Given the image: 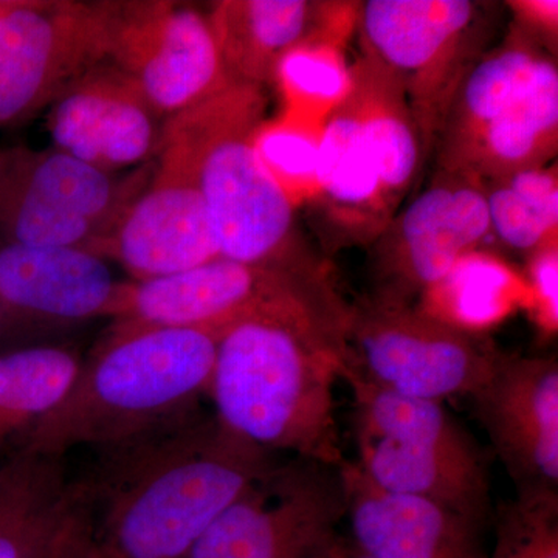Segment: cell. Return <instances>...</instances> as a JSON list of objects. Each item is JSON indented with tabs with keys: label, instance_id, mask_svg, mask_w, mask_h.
<instances>
[{
	"label": "cell",
	"instance_id": "cell-29",
	"mask_svg": "<svg viewBox=\"0 0 558 558\" xmlns=\"http://www.w3.org/2000/svg\"><path fill=\"white\" fill-rule=\"evenodd\" d=\"M284 95L289 117L304 110H332L351 89V68L341 44L314 40L289 51L277 69L275 83Z\"/></svg>",
	"mask_w": 558,
	"mask_h": 558
},
{
	"label": "cell",
	"instance_id": "cell-27",
	"mask_svg": "<svg viewBox=\"0 0 558 558\" xmlns=\"http://www.w3.org/2000/svg\"><path fill=\"white\" fill-rule=\"evenodd\" d=\"M83 359L64 347L0 354V444L24 435L69 395Z\"/></svg>",
	"mask_w": 558,
	"mask_h": 558
},
{
	"label": "cell",
	"instance_id": "cell-3",
	"mask_svg": "<svg viewBox=\"0 0 558 558\" xmlns=\"http://www.w3.org/2000/svg\"><path fill=\"white\" fill-rule=\"evenodd\" d=\"M223 330L116 322L83 360L60 405L22 435L24 449L54 457L130 439L197 409L211 387Z\"/></svg>",
	"mask_w": 558,
	"mask_h": 558
},
{
	"label": "cell",
	"instance_id": "cell-26",
	"mask_svg": "<svg viewBox=\"0 0 558 558\" xmlns=\"http://www.w3.org/2000/svg\"><path fill=\"white\" fill-rule=\"evenodd\" d=\"M341 379L348 381L354 395L360 438L478 451L468 433L444 409L442 402L380 387L351 368L344 371Z\"/></svg>",
	"mask_w": 558,
	"mask_h": 558
},
{
	"label": "cell",
	"instance_id": "cell-28",
	"mask_svg": "<svg viewBox=\"0 0 558 558\" xmlns=\"http://www.w3.org/2000/svg\"><path fill=\"white\" fill-rule=\"evenodd\" d=\"M483 183L490 233L502 245L529 256L557 242L556 167L534 168Z\"/></svg>",
	"mask_w": 558,
	"mask_h": 558
},
{
	"label": "cell",
	"instance_id": "cell-16",
	"mask_svg": "<svg viewBox=\"0 0 558 558\" xmlns=\"http://www.w3.org/2000/svg\"><path fill=\"white\" fill-rule=\"evenodd\" d=\"M123 286L89 250L0 244V317L49 326L116 318Z\"/></svg>",
	"mask_w": 558,
	"mask_h": 558
},
{
	"label": "cell",
	"instance_id": "cell-22",
	"mask_svg": "<svg viewBox=\"0 0 558 558\" xmlns=\"http://www.w3.org/2000/svg\"><path fill=\"white\" fill-rule=\"evenodd\" d=\"M545 46L520 27L501 46L487 51L459 83L444 117L438 140L440 170L459 171L488 124L526 89Z\"/></svg>",
	"mask_w": 558,
	"mask_h": 558
},
{
	"label": "cell",
	"instance_id": "cell-19",
	"mask_svg": "<svg viewBox=\"0 0 558 558\" xmlns=\"http://www.w3.org/2000/svg\"><path fill=\"white\" fill-rule=\"evenodd\" d=\"M314 199L341 240L376 241L392 219L376 161L347 100L330 110L318 137Z\"/></svg>",
	"mask_w": 558,
	"mask_h": 558
},
{
	"label": "cell",
	"instance_id": "cell-32",
	"mask_svg": "<svg viewBox=\"0 0 558 558\" xmlns=\"http://www.w3.org/2000/svg\"><path fill=\"white\" fill-rule=\"evenodd\" d=\"M526 284L529 312L542 336L558 330V247L557 242L529 255Z\"/></svg>",
	"mask_w": 558,
	"mask_h": 558
},
{
	"label": "cell",
	"instance_id": "cell-23",
	"mask_svg": "<svg viewBox=\"0 0 558 558\" xmlns=\"http://www.w3.org/2000/svg\"><path fill=\"white\" fill-rule=\"evenodd\" d=\"M558 148V70L550 54L499 119L488 124L462 165L483 182L548 167Z\"/></svg>",
	"mask_w": 558,
	"mask_h": 558
},
{
	"label": "cell",
	"instance_id": "cell-13",
	"mask_svg": "<svg viewBox=\"0 0 558 558\" xmlns=\"http://www.w3.org/2000/svg\"><path fill=\"white\" fill-rule=\"evenodd\" d=\"M97 255L117 260L134 281L168 277L220 256L196 175L178 149L159 146L148 185Z\"/></svg>",
	"mask_w": 558,
	"mask_h": 558
},
{
	"label": "cell",
	"instance_id": "cell-9",
	"mask_svg": "<svg viewBox=\"0 0 558 558\" xmlns=\"http://www.w3.org/2000/svg\"><path fill=\"white\" fill-rule=\"evenodd\" d=\"M344 515L340 465L292 458L250 484L186 558H329Z\"/></svg>",
	"mask_w": 558,
	"mask_h": 558
},
{
	"label": "cell",
	"instance_id": "cell-15",
	"mask_svg": "<svg viewBox=\"0 0 558 558\" xmlns=\"http://www.w3.org/2000/svg\"><path fill=\"white\" fill-rule=\"evenodd\" d=\"M472 398L521 492H557V359L501 354L490 379Z\"/></svg>",
	"mask_w": 558,
	"mask_h": 558
},
{
	"label": "cell",
	"instance_id": "cell-35",
	"mask_svg": "<svg viewBox=\"0 0 558 558\" xmlns=\"http://www.w3.org/2000/svg\"><path fill=\"white\" fill-rule=\"evenodd\" d=\"M329 558H373L369 556H366L365 553H362L357 548V546L354 545V543L351 542V539L341 537L339 545L333 548L332 554H330Z\"/></svg>",
	"mask_w": 558,
	"mask_h": 558
},
{
	"label": "cell",
	"instance_id": "cell-7",
	"mask_svg": "<svg viewBox=\"0 0 558 558\" xmlns=\"http://www.w3.org/2000/svg\"><path fill=\"white\" fill-rule=\"evenodd\" d=\"M153 171H102L54 148L0 149V244L98 253Z\"/></svg>",
	"mask_w": 558,
	"mask_h": 558
},
{
	"label": "cell",
	"instance_id": "cell-18",
	"mask_svg": "<svg viewBox=\"0 0 558 558\" xmlns=\"http://www.w3.org/2000/svg\"><path fill=\"white\" fill-rule=\"evenodd\" d=\"M351 542L373 558H488L483 524L371 483L357 462L340 464Z\"/></svg>",
	"mask_w": 558,
	"mask_h": 558
},
{
	"label": "cell",
	"instance_id": "cell-11",
	"mask_svg": "<svg viewBox=\"0 0 558 558\" xmlns=\"http://www.w3.org/2000/svg\"><path fill=\"white\" fill-rule=\"evenodd\" d=\"M106 61L126 73L165 120L234 84L207 14L170 0L108 2Z\"/></svg>",
	"mask_w": 558,
	"mask_h": 558
},
{
	"label": "cell",
	"instance_id": "cell-20",
	"mask_svg": "<svg viewBox=\"0 0 558 558\" xmlns=\"http://www.w3.org/2000/svg\"><path fill=\"white\" fill-rule=\"evenodd\" d=\"M359 468L371 483L391 494L425 499L484 524L490 505L480 451L407 446L360 438Z\"/></svg>",
	"mask_w": 558,
	"mask_h": 558
},
{
	"label": "cell",
	"instance_id": "cell-8",
	"mask_svg": "<svg viewBox=\"0 0 558 558\" xmlns=\"http://www.w3.org/2000/svg\"><path fill=\"white\" fill-rule=\"evenodd\" d=\"M348 366L380 387L438 400L484 387L501 354L484 337L429 317L416 304L371 296L351 306Z\"/></svg>",
	"mask_w": 558,
	"mask_h": 558
},
{
	"label": "cell",
	"instance_id": "cell-34",
	"mask_svg": "<svg viewBox=\"0 0 558 558\" xmlns=\"http://www.w3.org/2000/svg\"><path fill=\"white\" fill-rule=\"evenodd\" d=\"M515 14L517 27L538 40L548 43L549 50L557 44L558 2L557 0H517L508 2Z\"/></svg>",
	"mask_w": 558,
	"mask_h": 558
},
{
	"label": "cell",
	"instance_id": "cell-10",
	"mask_svg": "<svg viewBox=\"0 0 558 558\" xmlns=\"http://www.w3.org/2000/svg\"><path fill=\"white\" fill-rule=\"evenodd\" d=\"M108 54V2L0 0V126L28 123Z\"/></svg>",
	"mask_w": 558,
	"mask_h": 558
},
{
	"label": "cell",
	"instance_id": "cell-1",
	"mask_svg": "<svg viewBox=\"0 0 558 558\" xmlns=\"http://www.w3.org/2000/svg\"><path fill=\"white\" fill-rule=\"evenodd\" d=\"M95 453L80 480L101 558H186L220 513L277 464L201 407Z\"/></svg>",
	"mask_w": 558,
	"mask_h": 558
},
{
	"label": "cell",
	"instance_id": "cell-14",
	"mask_svg": "<svg viewBox=\"0 0 558 558\" xmlns=\"http://www.w3.org/2000/svg\"><path fill=\"white\" fill-rule=\"evenodd\" d=\"M163 124L134 81L106 60L70 83L47 109L53 148L109 172L135 170L157 156Z\"/></svg>",
	"mask_w": 558,
	"mask_h": 558
},
{
	"label": "cell",
	"instance_id": "cell-31",
	"mask_svg": "<svg viewBox=\"0 0 558 558\" xmlns=\"http://www.w3.org/2000/svg\"><path fill=\"white\" fill-rule=\"evenodd\" d=\"M492 558H558L557 492H521L501 509Z\"/></svg>",
	"mask_w": 558,
	"mask_h": 558
},
{
	"label": "cell",
	"instance_id": "cell-2",
	"mask_svg": "<svg viewBox=\"0 0 558 558\" xmlns=\"http://www.w3.org/2000/svg\"><path fill=\"white\" fill-rule=\"evenodd\" d=\"M347 366L343 341L317 323L256 315L223 330L208 396L238 438L339 468L333 387Z\"/></svg>",
	"mask_w": 558,
	"mask_h": 558
},
{
	"label": "cell",
	"instance_id": "cell-21",
	"mask_svg": "<svg viewBox=\"0 0 558 558\" xmlns=\"http://www.w3.org/2000/svg\"><path fill=\"white\" fill-rule=\"evenodd\" d=\"M84 499L65 457L20 447L0 465V558H39Z\"/></svg>",
	"mask_w": 558,
	"mask_h": 558
},
{
	"label": "cell",
	"instance_id": "cell-4",
	"mask_svg": "<svg viewBox=\"0 0 558 558\" xmlns=\"http://www.w3.org/2000/svg\"><path fill=\"white\" fill-rule=\"evenodd\" d=\"M264 116V89L234 83L165 120L160 145L178 149L193 168L220 256L333 284L253 145Z\"/></svg>",
	"mask_w": 558,
	"mask_h": 558
},
{
	"label": "cell",
	"instance_id": "cell-5",
	"mask_svg": "<svg viewBox=\"0 0 558 558\" xmlns=\"http://www.w3.org/2000/svg\"><path fill=\"white\" fill-rule=\"evenodd\" d=\"M488 11V3L470 0H368L357 7L362 57L402 87L427 153L459 83L486 53Z\"/></svg>",
	"mask_w": 558,
	"mask_h": 558
},
{
	"label": "cell",
	"instance_id": "cell-30",
	"mask_svg": "<svg viewBox=\"0 0 558 558\" xmlns=\"http://www.w3.org/2000/svg\"><path fill=\"white\" fill-rule=\"evenodd\" d=\"M264 167L295 207L317 193L318 138L303 124L282 120L263 124L253 138Z\"/></svg>",
	"mask_w": 558,
	"mask_h": 558
},
{
	"label": "cell",
	"instance_id": "cell-17",
	"mask_svg": "<svg viewBox=\"0 0 558 558\" xmlns=\"http://www.w3.org/2000/svg\"><path fill=\"white\" fill-rule=\"evenodd\" d=\"M207 17L231 80L264 89L289 51L314 40L343 44L357 9L312 0H220Z\"/></svg>",
	"mask_w": 558,
	"mask_h": 558
},
{
	"label": "cell",
	"instance_id": "cell-33",
	"mask_svg": "<svg viewBox=\"0 0 558 558\" xmlns=\"http://www.w3.org/2000/svg\"><path fill=\"white\" fill-rule=\"evenodd\" d=\"M39 558H101L95 542L94 521L86 490L80 508L70 517L50 548Z\"/></svg>",
	"mask_w": 558,
	"mask_h": 558
},
{
	"label": "cell",
	"instance_id": "cell-25",
	"mask_svg": "<svg viewBox=\"0 0 558 558\" xmlns=\"http://www.w3.org/2000/svg\"><path fill=\"white\" fill-rule=\"evenodd\" d=\"M417 310L451 328L483 337L520 307H529L526 279L483 248L459 259L438 284L422 293Z\"/></svg>",
	"mask_w": 558,
	"mask_h": 558
},
{
	"label": "cell",
	"instance_id": "cell-12",
	"mask_svg": "<svg viewBox=\"0 0 558 558\" xmlns=\"http://www.w3.org/2000/svg\"><path fill=\"white\" fill-rule=\"evenodd\" d=\"M483 180L462 171H436L427 189L376 240L374 296L416 304L459 259L490 236Z\"/></svg>",
	"mask_w": 558,
	"mask_h": 558
},
{
	"label": "cell",
	"instance_id": "cell-24",
	"mask_svg": "<svg viewBox=\"0 0 558 558\" xmlns=\"http://www.w3.org/2000/svg\"><path fill=\"white\" fill-rule=\"evenodd\" d=\"M344 100L357 116L381 189L395 211L427 154L409 100L402 87L365 57L351 68V89Z\"/></svg>",
	"mask_w": 558,
	"mask_h": 558
},
{
	"label": "cell",
	"instance_id": "cell-6",
	"mask_svg": "<svg viewBox=\"0 0 558 558\" xmlns=\"http://www.w3.org/2000/svg\"><path fill=\"white\" fill-rule=\"evenodd\" d=\"M349 314L336 284L218 256L168 277L124 281L116 322L226 330L256 315H292L347 343Z\"/></svg>",
	"mask_w": 558,
	"mask_h": 558
}]
</instances>
